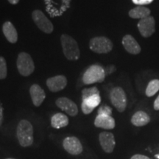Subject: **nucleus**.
Listing matches in <instances>:
<instances>
[{
	"label": "nucleus",
	"mask_w": 159,
	"mask_h": 159,
	"mask_svg": "<svg viewBox=\"0 0 159 159\" xmlns=\"http://www.w3.org/2000/svg\"><path fill=\"white\" fill-rule=\"evenodd\" d=\"M16 136L21 147L27 148L33 144L34 140L33 127L29 121L26 119L20 121L17 125Z\"/></svg>",
	"instance_id": "obj_1"
},
{
	"label": "nucleus",
	"mask_w": 159,
	"mask_h": 159,
	"mask_svg": "<svg viewBox=\"0 0 159 159\" xmlns=\"http://www.w3.org/2000/svg\"><path fill=\"white\" fill-rule=\"evenodd\" d=\"M61 43L63 54L67 59L76 61L80 58V51L75 39L68 34H63L61 36Z\"/></svg>",
	"instance_id": "obj_2"
},
{
	"label": "nucleus",
	"mask_w": 159,
	"mask_h": 159,
	"mask_svg": "<svg viewBox=\"0 0 159 159\" xmlns=\"http://www.w3.org/2000/svg\"><path fill=\"white\" fill-rule=\"evenodd\" d=\"M105 69L101 66L94 64L86 69L83 76V82L85 85H91L95 83H102L105 80Z\"/></svg>",
	"instance_id": "obj_3"
},
{
	"label": "nucleus",
	"mask_w": 159,
	"mask_h": 159,
	"mask_svg": "<svg viewBox=\"0 0 159 159\" xmlns=\"http://www.w3.org/2000/svg\"><path fill=\"white\" fill-rule=\"evenodd\" d=\"M16 66L19 73L23 77H28L35 70V65L33 60L28 53L21 52L18 55Z\"/></svg>",
	"instance_id": "obj_4"
},
{
	"label": "nucleus",
	"mask_w": 159,
	"mask_h": 159,
	"mask_svg": "<svg viewBox=\"0 0 159 159\" xmlns=\"http://www.w3.org/2000/svg\"><path fill=\"white\" fill-rule=\"evenodd\" d=\"M89 47L91 51L98 54H106L113 49V43L110 39L104 36L93 38L90 40Z\"/></svg>",
	"instance_id": "obj_5"
},
{
	"label": "nucleus",
	"mask_w": 159,
	"mask_h": 159,
	"mask_svg": "<svg viewBox=\"0 0 159 159\" xmlns=\"http://www.w3.org/2000/svg\"><path fill=\"white\" fill-rule=\"evenodd\" d=\"M32 19L40 30L47 34H50L54 30V26L44 13L40 10H35L32 13Z\"/></svg>",
	"instance_id": "obj_6"
},
{
	"label": "nucleus",
	"mask_w": 159,
	"mask_h": 159,
	"mask_svg": "<svg viewBox=\"0 0 159 159\" xmlns=\"http://www.w3.org/2000/svg\"><path fill=\"white\" fill-rule=\"evenodd\" d=\"M110 99L119 112H124L127 107V97L121 87H115L110 92Z\"/></svg>",
	"instance_id": "obj_7"
},
{
	"label": "nucleus",
	"mask_w": 159,
	"mask_h": 159,
	"mask_svg": "<svg viewBox=\"0 0 159 159\" xmlns=\"http://www.w3.org/2000/svg\"><path fill=\"white\" fill-rule=\"evenodd\" d=\"M138 29L140 34L144 38H148L152 35L156 31V21L151 16L140 19L138 23Z\"/></svg>",
	"instance_id": "obj_8"
},
{
	"label": "nucleus",
	"mask_w": 159,
	"mask_h": 159,
	"mask_svg": "<svg viewBox=\"0 0 159 159\" xmlns=\"http://www.w3.org/2000/svg\"><path fill=\"white\" fill-rule=\"evenodd\" d=\"M63 146L67 152L73 156H77L83 152L82 144L75 136L66 137L63 140Z\"/></svg>",
	"instance_id": "obj_9"
},
{
	"label": "nucleus",
	"mask_w": 159,
	"mask_h": 159,
	"mask_svg": "<svg viewBox=\"0 0 159 159\" xmlns=\"http://www.w3.org/2000/svg\"><path fill=\"white\" fill-rule=\"evenodd\" d=\"M56 105L71 116H75L78 114L77 105L67 97H60L56 100Z\"/></svg>",
	"instance_id": "obj_10"
},
{
	"label": "nucleus",
	"mask_w": 159,
	"mask_h": 159,
	"mask_svg": "<svg viewBox=\"0 0 159 159\" xmlns=\"http://www.w3.org/2000/svg\"><path fill=\"white\" fill-rule=\"evenodd\" d=\"M47 85L52 92H58L63 90L67 85V79L64 75H57L47 80Z\"/></svg>",
	"instance_id": "obj_11"
},
{
	"label": "nucleus",
	"mask_w": 159,
	"mask_h": 159,
	"mask_svg": "<svg viewBox=\"0 0 159 159\" xmlns=\"http://www.w3.org/2000/svg\"><path fill=\"white\" fill-rule=\"evenodd\" d=\"M99 140L102 150L107 153H111L114 150L115 139L114 134L109 132H102L99 134Z\"/></svg>",
	"instance_id": "obj_12"
},
{
	"label": "nucleus",
	"mask_w": 159,
	"mask_h": 159,
	"mask_svg": "<svg viewBox=\"0 0 159 159\" xmlns=\"http://www.w3.org/2000/svg\"><path fill=\"white\" fill-rule=\"evenodd\" d=\"M101 97L99 94L93 95L89 98L83 99L82 104H81V109L84 114H89L94 111L96 107L100 104Z\"/></svg>",
	"instance_id": "obj_13"
},
{
	"label": "nucleus",
	"mask_w": 159,
	"mask_h": 159,
	"mask_svg": "<svg viewBox=\"0 0 159 159\" xmlns=\"http://www.w3.org/2000/svg\"><path fill=\"white\" fill-rule=\"evenodd\" d=\"M122 45L128 52L132 55H137L141 52L140 45L132 35H126L122 39Z\"/></svg>",
	"instance_id": "obj_14"
},
{
	"label": "nucleus",
	"mask_w": 159,
	"mask_h": 159,
	"mask_svg": "<svg viewBox=\"0 0 159 159\" xmlns=\"http://www.w3.org/2000/svg\"><path fill=\"white\" fill-rule=\"evenodd\" d=\"M30 94L33 101V105L36 107H39L42 104L46 98V94L43 89L38 84H33L30 89Z\"/></svg>",
	"instance_id": "obj_15"
},
{
	"label": "nucleus",
	"mask_w": 159,
	"mask_h": 159,
	"mask_svg": "<svg viewBox=\"0 0 159 159\" xmlns=\"http://www.w3.org/2000/svg\"><path fill=\"white\" fill-rule=\"evenodd\" d=\"M94 125L97 128L111 130L115 128L116 123H115L114 119L111 116L97 115L94 120Z\"/></svg>",
	"instance_id": "obj_16"
},
{
	"label": "nucleus",
	"mask_w": 159,
	"mask_h": 159,
	"mask_svg": "<svg viewBox=\"0 0 159 159\" xmlns=\"http://www.w3.org/2000/svg\"><path fill=\"white\" fill-rule=\"evenodd\" d=\"M2 32L6 39L11 43H16L18 41V33L14 25L11 21H5L2 25Z\"/></svg>",
	"instance_id": "obj_17"
},
{
	"label": "nucleus",
	"mask_w": 159,
	"mask_h": 159,
	"mask_svg": "<svg viewBox=\"0 0 159 159\" xmlns=\"http://www.w3.org/2000/svg\"><path fill=\"white\" fill-rule=\"evenodd\" d=\"M150 122V117L147 113L139 111L135 113L131 118V123L136 127H142Z\"/></svg>",
	"instance_id": "obj_18"
},
{
	"label": "nucleus",
	"mask_w": 159,
	"mask_h": 159,
	"mask_svg": "<svg viewBox=\"0 0 159 159\" xmlns=\"http://www.w3.org/2000/svg\"><path fill=\"white\" fill-rule=\"evenodd\" d=\"M69 120L68 116L62 113H57L53 115L51 118V125L55 129H60L66 127L69 125Z\"/></svg>",
	"instance_id": "obj_19"
},
{
	"label": "nucleus",
	"mask_w": 159,
	"mask_h": 159,
	"mask_svg": "<svg viewBox=\"0 0 159 159\" xmlns=\"http://www.w3.org/2000/svg\"><path fill=\"white\" fill-rule=\"evenodd\" d=\"M150 10L148 7H143V6H138V7L131 9L129 11L128 14L129 16L132 19H142L149 16L150 15Z\"/></svg>",
	"instance_id": "obj_20"
},
{
	"label": "nucleus",
	"mask_w": 159,
	"mask_h": 159,
	"mask_svg": "<svg viewBox=\"0 0 159 159\" xmlns=\"http://www.w3.org/2000/svg\"><path fill=\"white\" fill-rule=\"evenodd\" d=\"M159 91V80H152L148 83L146 89V95L149 97L154 96Z\"/></svg>",
	"instance_id": "obj_21"
},
{
	"label": "nucleus",
	"mask_w": 159,
	"mask_h": 159,
	"mask_svg": "<svg viewBox=\"0 0 159 159\" xmlns=\"http://www.w3.org/2000/svg\"><path fill=\"white\" fill-rule=\"evenodd\" d=\"M95 94H99V91L97 87H91V88L85 89L82 91V99H87Z\"/></svg>",
	"instance_id": "obj_22"
},
{
	"label": "nucleus",
	"mask_w": 159,
	"mask_h": 159,
	"mask_svg": "<svg viewBox=\"0 0 159 159\" xmlns=\"http://www.w3.org/2000/svg\"><path fill=\"white\" fill-rule=\"evenodd\" d=\"M7 75V63L4 57L0 56V80L6 78Z\"/></svg>",
	"instance_id": "obj_23"
},
{
	"label": "nucleus",
	"mask_w": 159,
	"mask_h": 159,
	"mask_svg": "<svg viewBox=\"0 0 159 159\" xmlns=\"http://www.w3.org/2000/svg\"><path fill=\"white\" fill-rule=\"evenodd\" d=\"M98 115H106L111 116L112 114V109L108 105H102L98 109Z\"/></svg>",
	"instance_id": "obj_24"
},
{
	"label": "nucleus",
	"mask_w": 159,
	"mask_h": 159,
	"mask_svg": "<svg viewBox=\"0 0 159 159\" xmlns=\"http://www.w3.org/2000/svg\"><path fill=\"white\" fill-rule=\"evenodd\" d=\"M133 2L136 5H138L139 6H142L145 5H149V4L152 3L153 0H132Z\"/></svg>",
	"instance_id": "obj_25"
},
{
	"label": "nucleus",
	"mask_w": 159,
	"mask_h": 159,
	"mask_svg": "<svg viewBox=\"0 0 159 159\" xmlns=\"http://www.w3.org/2000/svg\"><path fill=\"white\" fill-rule=\"evenodd\" d=\"M116 70V66H114V65L108 66L105 69V75H109L112 74V73L114 72Z\"/></svg>",
	"instance_id": "obj_26"
},
{
	"label": "nucleus",
	"mask_w": 159,
	"mask_h": 159,
	"mask_svg": "<svg viewBox=\"0 0 159 159\" xmlns=\"http://www.w3.org/2000/svg\"><path fill=\"white\" fill-rule=\"evenodd\" d=\"M130 159H150V158H149L148 157H147L145 156H143V155L137 154V155H135V156H133Z\"/></svg>",
	"instance_id": "obj_27"
},
{
	"label": "nucleus",
	"mask_w": 159,
	"mask_h": 159,
	"mask_svg": "<svg viewBox=\"0 0 159 159\" xmlns=\"http://www.w3.org/2000/svg\"><path fill=\"white\" fill-rule=\"evenodd\" d=\"M154 109L156 111H159V95L154 102Z\"/></svg>",
	"instance_id": "obj_28"
},
{
	"label": "nucleus",
	"mask_w": 159,
	"mask_h": 159,
	"mask_svg": "<svg viewBox=\"0 0 159 159\" xmlns=\"http://www.w3.org/2000/svg\"><path fill=\"white\" fill-rule=\"evenodd\" d=\"M11 5H16V4L19 3V0H7Z\"/></svg>",
	"instance_id": "obj_29"
},
{
	"label": "nucleus",
	"mask_w": 159,
	"mask_h": 159,
	"mask_svg": "<svg viewBox=\"0 0 159 159\" xmlns=\"http://www.w3.org/2000/svg\"><path fill=\"white\" fill-rule=\"evenodd\" d=\"M2 120H3L2 110V108H1V111H0V125H1L2 123Z\"/></svg>",
	"instance_id": "obj_30"
},
{
	"label": "nucleus",
	"mask_w": 159,
	"mask_h": 159,
	"mask_svg": "<svg viewBox=\"0 0 159 159\" xmlns=\"http://www.w3.org/2000/svg\"><path fill=\"white\" fill-rule=\"evenodd\" d=\"M155 157H156V158H158V159H159V155H156V156H155Z\"/></svg>",
	"instance_id": "obj_31"
},
{
	"label": "nucleus",
	"mask_w": 159,
	"mask_h": 159,
	"mask_svg": "<svg viewBox=\"0 0 159 159\" xmlns=\"http://www.w3.org/2000/svg\"><path fill=\"white\" fill-rule=\"evenodd\" d=\"M6 159H15V158H6Z\"/></svg>",
	"instance_id": "obj_32"
},
{
	"label": "nucleus",
	"mask_w": 159,
	"mask_h": 159,
	"mask_svg": "<svg viewBox=\"0 0 159 159\" xmlns=\"http://www.w3.org/2000/svg\"><path fill=\"white\" fill-rule=\"evenodd\" d=\"M0 111H1V108H0Z\"/></svg>",
	"instance_id": "obj_33"
}]
</instances>
